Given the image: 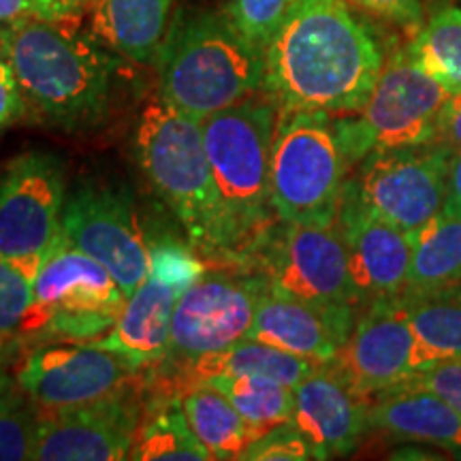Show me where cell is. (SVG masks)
Instances as JSON below:
<instances>
[{"label":"cell","instance_id":"cell-20","mask_svg":"<svg viewBox=\"0 0 461 461\" xmlns=\"http://www.w3.org/2000/svg\"><path fill=\"white\" fill-rule=\"evenodd\" d=\"M176 0H90V32L135 65H157Z\"/></svg>","mask_w":461,"mask_h":461},{"label":"cell","instance_id":"cell-33","mask_svg":"<svg viewBox=\"0 0 461 461\" xmlns=\"http://www.w3.org/2000/svg\"><path fill=\"white\" fill-rule=\"evenodd\" d=\"M238 459L250 461H305L316 459L314 448L293 423L276 425L250 442Z\"/></svg>","mask_w":461,"mask_h":461},{"label":"cell","instance_id":"cell-1","mask_svg":"<svg viewBox=\"0 0 461 461\" xmlns=\"http://www.w3.org/2000/svg\"><path fill=\"white\" fill-rule=\"evenodd\" d=\"M384 54L344 0H297L265 50L263 92L280 112L353 115L370 99Z\"/></svg>","mask_w":461,"mask_h":461},{"label":"cell","instance_id":"cell-28","mask_svg":"<svg viewBox=\"0 0 461 461\" xmlns=\"http://www.w3.org/2000/svg\"><path fill=\"white\" fill-rule=\"evenodd\" d=\"M411 50L420 67L448 92L461 90V9L438 11L414 32Z\"/></svg>","mask_w":461,"mask_h":461},{"label":"cell","instance_id":"cell-34","mask_svg":"<svg viewBox=\"0 0 461 461\" xmlns=\"http://www.w3.org/2000/svg\"><path fill=\"white\" fill-rule=\"evenodd\" d=\"M90 0H0V24L11 22H82Z\"/></svg>","mask_w":461,"mask_h":461},{"label":"cell","instance_id":"cell-22","mask_svg":"<svg viewBox=\"0 0 461 461\" xmlns=\"http://www.w3.org/2000/svg\"><path fill=\"white\" fill-rule=\"evenodd\" d=\"M367 423L402 440L461 451V414L425 389L397 387L376 395L367 408Z\"/></svg>","mask_w":461,"mask_h":461},{"label":"cell","instance_id":"cell-30","mask_svg":"<svg viewBox=\"0 0 461 461\" xmlns=\"http://www.w3.org/2000/svg\"><path fill=\"white\" fill-rule=\"evenodd\" d=\"M205 272V258L190 244H182L176 238L149 241L148 278L169 285L182 295L188 286L203 278Z\"/></svg>","mask_w":461,"mask_h":461},{"label":"cell","instance_id":"cell-11","mask_svg":"<svg viewBox=\"0 0 461 461\" xmlns=\"http://www.w3.org/2000/svg\"><path fill=\"white\" fill-rule=\"evenodd\" d=\"M62 235L96 258L129 299L148 278L149 241L129 188L84 180L62 207Z\"/></svg>","mask_w":461,"mask_h":461},{"label":"cell","instance_id":"cell-21","mask_svg":"<svg viewBox=\"0 0 461 461\" xmlns=\"http://www.w3.org/2000/svg\"><path fill=\"white\" fill-rule=\"evenodd\" d=\"M177 297L180 293L173 286L146 278L126 299L122 314L118 316L112 331L99 339H92L90 344L122 355L146 370L163 359Z\"/></svg>","mask_w":461,"mask_h":461},{"label":"cell","instance_id":"cell-35","mask_svg":"<svg viewBox=\"0 0 461 461\" xmlns=\"http://www.w3.org/2000/svg\"><path fill=\"white\" fill-rule=\"evenodd\" d=\"M402 387L429 391V393L445 400L448 406H453L461 414V355L434 363L428 370L414 374Z\"/></svg>","mask_w":461,"mask_h":461},{"label":"cell","instance_id":"cell-13","mask_svg":"<svg viewBox=\"0 0 461 461\" xmlns=\"http://www.w3.org/2000/svg\"><path fill=\"white\" fill-rule=\"evenodd\" d=\"M453 154L440 143L378 149L361 160L353 184L380 218L412 235L442 212Z\"/></svg>","mask_w":461,"mask_h":461},{"label":"cell","instance_id":"cell-14","mask_svg":"<svg viewBox=\"0 0 461 461\" xmlns=\"http://www.w3.org/2000/svg\"><path fill=\"white\" fill-rule=\"evenodd\" d=\"M143 367L126 357L82 344H39L15 361V383L41 408L90 403L141 378Z\"/></svg>","mask_w":461,"mask_h":461},{"label":"cell","instance_id":"cell-26","mask_svg":"<svg viewBox=\"0 0 461 461\" xmlns=\"http://www.w3.org/2000/svg\"><path fill=\"white\" fill-rule=\"evenodd\" d=\"M400 299L425 370L438 361L461 355V291L457 286L428 295H400Z\"/></svg>","mask_w":461,"mask_h":461},{"label":"cell","instance_id":"cell-40","mask_svg":"<svg viewBox=\"0 0 461 461\" xmlns=\"http://www.w3.org/2000/svg\"><path fill=\"white\" fill-rule=\"evenodd\" d=\"M22 353L17 348H5L0 350V395L7 391L11 384L15 383V376L11 374V366H15L17 357Z\"/></svg>","mask_w":461,"mask_h":461},{"label":"cell","instance_id":"cell-39","mask_svg":"<svg viewBox=\"0 0 461 461\" xmlns=\"http://www.w3.org/2000/svg\"><path fill=\"white\" fill-rule=\"evenodd\" d=\"M440 214L461 218V152H455L448 165L447 176V197Z\"/></svg>","mask_w":461,"mask_h":461},{"label":"cell","instance_id":"cell-32","mask_svg":"<svg viewBox=\"0 0 461 461\" xmlns=\"http://www.w3.org/2000/svg\"><path fill=\"white\" fill-rule=\"evenodd\" d=\"M32 282L22 265L0 258V339L5 342L17 344L32 308Z\"/></svg>","mask_w":461,"mask_h":461},{"label":"cell","instance_id":"cell-19","mask_svg":"<svg viewBox=\"0 0 461 461\" xmlns=\"http://www.w3.org/2000/svg\"><path fill=\"white\" fill-rule=\"evenodd\" d=\"M370 400L350 387L333 363H321L295 387L291 423L308 438L316 459L353 453L367 423Z\"/></svg>","mask_w":461,"mask_h":461},{"label":"cell","instance_id":"cell-38","mask_svg":"<svg viewBox=\"0 0 461 461\" xmlns=\"http://www.w3.org/2000/svg\"><path fill=\"white\" fill-rule=\"evenodd\" d=\"M434 143L461 152V90L451 92L442 105Z\"/></svg>","mask_w":461,"mask_h":461},{"label":"cell","instance_id":"cell-9","mask_svg":"<svg viewBox=\"0 0 461 461\" xmlns=\"http://www.w3.org/2000/svg\"><path fill=\"white\" fill-rule=\"evenodd\" d=\"M263 274L216 267L188 286L173 310L171 336L163 359L143 370L141 384L154 387L199 357L248 338L258 299L267 291Z\"/></svg>","mask_w":461,"mask_h":461},{"label":"cell","instance_id":"cell-6","mask_svg":"<svg viewBox=\"0 0 461 461\" xmlns=\"http://www.w3.org/2000/svg\"><path fill=\"white\" fill-rule=\"evenodd\" d=\"M32 295L17 338L22 353L39 344H82L107 336L126 303L113 276L62 230L39 263Z\"/></svg>","mask_w":461,"mask_h":461},{"label":"cell","instance_id":"cell-24","mask_svg":"<svg viewBox=\"0 0 461 461\" xmlns=\"http://www.w3.org/2000/svg\"><path fill=\"white\" fill-rule=\"evenodd\" d=\"M461 282V218L438 214L412 233V261L402 295H428Z\"/></svg>","mask_w":461,"mask_h":461},{"label":"cell","instance_id":"cell-5","mask_svg":"<svg viewBox=\"0 0 461 461\" xmlns=\"http://www.w3.org/2000/svg\"><path fill=\"white\" fill-rule=\"evenodd\" d=\"M137 163L157 197L182 224L188 244L222 265V214L201 122L158 99L143 107L135 137Z\"/></svg>","mask_w":461,"mask_h":461},{"label":"cell","instance_id":"cell-31","mask_svg":"<svg viewBox=\"0 0 461 461\" xmlns=\"http://www.w3.org/2000/svg\"><path fill=\"white\" fill-rule=\"evenodd\" d=\"M295 5L297 0H229L224 11L235 28L265 56V50L274 41Z\"/></svg>","mask_w":461,"mask_h":461},{"label":"cell","instance_id":"cell-36","mask_svg":"<svg viewBox=\"0 0 461 461\" xmlns=\"http://www.w3.org/2000/svg\"><path fill=\"white\" fill-rule=\"evenodd\" d=\"M344 3L406 31L417 32L423 26L420 0H344Z\"/></svg>","mask_w":461,"mask_h":461},{"label":"cell","instance_id":"cell-10","mask_svg":"<svg viewBox=\"0 0 461 461\" xmlns=\"http://www.w3.org/2000/svg\"><path fill=\"white\" fill-rule=\"evenodd\" d=\"M252 272L263 274L269 288L282 295L319 305H361L338 221H278L258 248Z\"/></svg>","mask_w":461,"mask_h":461},{"label":"cell","instance_id":"cell-23","mask_svg":"<svg viewBox=\"0 0 461 461\" xmlns=\"http://www.w3.org/2000/svg\"><path fill=\"white\" fill-rule=\"evenodd\" d=\"M129 459L135 461H207L212 455L201 445L182 408V395L143 400V414Z\"/></svg>","mask_w":461,"mask_h":461},{"label":"cell","instance_id":"cell-27","mask_svg":"<svg viewBox=\"0 0 461 461\" xmlns=\"http://www.w3.org/2000/svg\"><path fill=\"white\" fill-rule=\"evenodd\" d=\"M201 384L221 391L261 436L276 425L293 420L295 389L278 380L265 376H214Z\"/></svg>","mask_w":461,"mask_h":461},{"label":"cell","instance_id":"cell-12","mask_svg":"<svg viewBox=\"0 0 461 461\" xmlns=\"http://www.w3.org/2000/svg\"><path fill=\"white\" fill-rule=\"evenodd\" d=\"M65 165L56 154H20L0 169V258L37 276L45 250L62 230Z\"/></svg>","mask_w":461,"mask_h":461},{"label":"cell","instance_id":"cell-7","mask_svg":"<svg viewBox=\"0 0 461 461\" xmlns=\"http://www.w3.org/2000/svg\"><path fill=\"white\" fill-rule=\"evenodd\" d=\"M346 167L330 113L280 112L269 171V197L278 221L336 222Z\"/></svg>","mask_w":461,"mask_h":461},{"label":"cell","instance_id":"cell-29","mask_svg":"<svg viewBox=\"0 0 461 461\" xmlns=\"http://www.w3.org/2000/svg\"><path fill=\"white\" fill-rule=\"evenodd\" d=\"M41 406L14 383L0 395V461L32 459Z\"/></svg>","mask_w":461,"mask_h":461},{"label":"cell","instance_id":"cell-3","mask_svg":"<svg viewBox=\"0 0 461 461\" xmlns=\"http://www.w3.org/2000/svg\"><path fill=\"white\" fill-rule=\"evenodd\" d=\"M280 109L252 95L201 122L222 214L221 267L252 272L258 248L278 222L269 197L272 149Z\"/></svg>","mask_w":461,"mask_h":461},{"label":"cell","instance_id":"cell-18","mask_svg":"<svg viewBox=\"0 0 461 461\" xmlns=\"http://www.w3.org/2000/svg\"><path fill=\"white\" fill-rule=\"evenodd\" d=\"M355 305H319L276 293L258 299L248 338L316 363H331L353 331Z\"/></svg>","mask_w":461,"mask_h":461},{"label":"cell","instance_id":"cell-25","mask_svg":"<svg viewBox=\"0 0 461 461\" xmlns=\"http://www.w3.org/2000/svg\"><path fill=\"white\" fill-rule=\"evenodd\" d=\"M182 408L190 428L212 459H238L241 451L261 434L241 417L221 391L207 384L184 391Z\"/></svg>","mask_w":461,"mask_h":461},{"label":"cell","instance_id":"cell-15","mask_svg":"<svg viewBox=\"0 0 461 461\" xmlns=\"http://www.w3.org/2000/svg\"><path fill=\"white\" fill-rule=\"evenodd\" d=\"M143 376V374H141ZM143 414L141 378L103 400L79 406L41 408L39 461H120L129 459Z\"/></svg>","mask_w":461,"mask_h":461},{"label":"cell","instance_id":"cell-8","mask_svg":"<svg viewBox=\"0 0 461 461\" xmlns=\"http://www.w3.org/2000/svg\"><path fill=\"white\" fill-rule=\"evenodd\" d=\"M448 95L451 92L419 65L411 43L397 48L384 58L366 107L348 118L333 120V131L348 165L361 163L378 149L434 143L438 118Z\"/></svg>","mask_w":461,"mask_h":461},{"label":"cell","instance_id":"cell-37","mask_svg":"<svg viewBox=\"0 0 461 461\" xmlns=\"http://www.w3.org/2000/svg\"><path fill=\"white\" fill-rule=\"evenodd\" d=\"M28 115V107L22 95L20 84H17L15 71L7 60V56L0 51V135L24 120Z\"/></svg>","mask_w":461,"mask_h":461},{"label":"cell","instance_id":"cell-17","mask_svg":"<svg viewBox=\"0 0 461 461\" xmlns=\"http://www.w3.org/2000/svg\"><path fill=\"white\" fill-rule=\"evenodd\" d=\"M338 227L361 303L402 295L411 274L412 235L380 218L361 199L353 180L344 184Z\"/></svg>","mask_w":461,"mask_h":461},{"label":"cell","instance_id":"cell-16","mask_svg":"<svg viewBox=\"0 0 461 461\" xmlns=\"http://www.w3.org/2000/svg\"><path fill=\"white\" fill-rule=\"evenodd\" d=\"M331 363L370 402L423 372L425 361L400 295L367 302Z\"/></svg>","mask_w":461,"mask_h":461},{"label":"cell","instance_id":"cell-2","mask_svg":"<svg viewBox=\"0 0 461 461\" xmlns=\"http://www.w3.org/2000/svg\"><path fill=\"white\" fill-rule=\"evenodd\" d=\"M0 51L39 122L79 132L107 118L115 60L79 22H11L0 28Z\"/></svg>","mask_w":461,"mask_h":461},{"label":"cell","instance_id":"cell-4","mask_svg":"<svg viewBox=\"0 0 461 461\" xmlns=\"http://www.w3.org/2000/svg\"><path fill=\"white\" fill-rule=\"evenodd\" d=\"M157 67L160 99L203 122L261 92L265 56L224 9L186 7L173 14Z\"/></svg>","mask_w":461,"mask_h":461}]
</instances>
